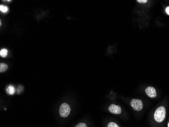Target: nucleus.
I'll use <instances>...</instances> for the list:
<instances>
[{
    "label": "nucleus",
    "mask_w": 169,
    "mask_h": 127,
    "mask_svg": "<svg viewBox=\"0 0 169 127\" xmlns=\"http://www.w3.org/2000/svg\"><path fill=\"white\" fill-rule=\"evenodd\" d=\"M109 110L113 114H119L121 112V107L119 105H115L114 104H112L109 106Z\"/></svg>",
    "instance_id": "20e7f679"
},
{
    "label": "nucleus",
    "mask_w": 169,
    "mask_h": 127,
    "mask_svg": "<svg viewBox=\"0 0 169 127\" xmlns=\"http://www.w3.org/2000/svg\"><path fill=\"white\" fill-rule=\"evenodd\" d=\"M70 112V105L66 103H64L61 105L59 108V114L62 118H66L69 116Z\"/></svg>",
    "instance_id": "f03ea898"
},
{
    "label": "nucleus",
    "mask_w": 169,
    "mask_h": 127,
    "mask_svg": "<svg viewBox=\"0 0 169 127\" xmlns=\"http://www.w3.org/2000/svg\"><path fill=\"white\" fill-rule=\"evenodd\" d=\"M137 2L139 3H146L148 2L147 0H137Z\"/></svg>",
    "instance_id": "f8f14e48"
},
{
    "label": "nucleus",
    "mask_w": 169,
    "mask_h": 127,
    "mask_svg": "<svg viewBox=\"0 0 169 127\" xmlns=\"http://www.w3.org/2000/svg\"><path fill=\"white\" fill-rule=\"evenodd\" d=\"M166 12L167 14L169 16V6L167 7V8H166Z\"/></svg>",
    "instance_id": "ddd939ff"
},
{
    "label": "nucleus",
    "mask_w": 169,
    "mask_h": 127,
    "mask_svg": "<svg viewBox=\"0 0 169 127\" xmlns=\"http://www.w3.org/2000/svg\"><path fill=\"white\" fill-rule=\"evenodd\" d=\"M8 7L4 5H1L0 6V10L3 13H7L8 11Z\"/></svg>",
    "instance_id": "1a4fd4ad"
},
{
    "label": "nucleus",
    "mask_w": 169,
    "mask_h": 127,
    "mask_svg": "<svg viewBox=\"0 0 169 127\" xmlns=\"http://www.w3.org/2000/svg\"><path fill=\"white\" fill-rule=\"evenodd\" d=\"M8 50L5 49V48H3L2 49H1V51H0V55L1 57H6L7 55H8Z\"/></svg>",
    "instance_id": "6e6552de"
},
{
    "label": "nucleus",
    "mask_w": 169,
    "mask_h": 127,
    "mask_svg": "<svg viewBox=\"0 0 169 127\" xmlns=\"http://www.w3.org/2000/svg\"><path fill=\"white\" fill-rule=\"evenodd\" d=\"M145 93L148 96L152 98H154L156 97L157 96L156 94V90L155 88L152 87V86H148V88L145 89Z\"/></svg>",
    "instance_id": "39448f33"
},
{
    "label": "nucleus",
    "mask_w": 169,
    "mask_h": 127,
    "mask_svg": "<svg viewBox=\"0 0 169 127\" xmlns=\"http://www.w3.org/2000/svg\"><path fill=\"white\" fill-rule=\"evenodd\" d=\"M75 127H88L87 125L84 123H81L78 124Z\"/></svg>",
    "instance_id": "9b49d317"
},
{
    "label": "nucleus",
    "mask_w": 169,
    "mask_h": 127,
    "mask_svg": "<svg viewBox=\"0 0 169 127\" xmlns=\"http://www.w3.org/2000/svg\"><path fill=\"white\" fill-rule=\"evenodd\" d=\"M130 105L135 110L137 111H139L142 109L143 107L142 101L137 99H132L130 102Z\"/></svg>",
    "instance_id": "7ed1b4c3"
},
{
    "label": "nucleus",
    "mask_w": 169,
    "mask_h": 127,
    "mask_svg": "<svg viewBox=\"0 0 169 127\" xmlns=\"http://www.w3.org/2000/svg\"><path fill=\"white\" fill-rule=\"evenodd\" d=\"M168 127H169V124H168Z\"/></svg>",
    "instance_id": "4468645a"
},
{
    "label": "nucleus",
    "mask_w": 169,
    "mask_h": 127,
    "mask_svg": "<svg viewBox=\"0 0 169 127\" xmlns=\"http://www.w3.org/2000/svg\"><path fill=\"white\" fill-rule=\"evenodd\" d=\"M166 109L164 106H160L154 112V120L158 123L162 122L166 117Z\"/></svg>",
    "instance_id": "f257e3e1"
},
{
    "label": "nucleus",
    "mask_w": 169,
    "mask_h": 127,
    "mask_svg": "<svg viewBox=\"0 0 169 127\" xmlns=\"http://www.w3.org/2000/svg\"><path fill=\"white\" fill-rule=\"evenodd\" d=\"M8 66L6 63H0V72H4L5 71H6L8 69Z\"/></svg>",
    "instance_id": "0eeeda50"
},
{
    "label": "nucleus",
    "mask_w": 169,
    "mask_h": 127,
    "mask_svg": "<svg viewBox=\"0 0 169 127\" xmlns=\"http://www.w3.org/2000/svg\"><path fill=\"white\" fill-rule=\"evenodd\" d=\"M6 92L7 94L10 95H13L15 93V88L13 86L10 85L8 86L6 89Z\"/></svg>",
    "instance_id": "423d86ee"
},
{
    "label": "nucleus",
    "mask_w": 169,
    "mask_h": 127,
    "mask_svg": "<svg viewBox=\"0 0 169 127\" xmlns=\"http://www.w3.org/2000/svg\"><path fill=\"white\" fill-rule=\"evenodd\" d=\"M107 127H119V126L114 122H110L107 125Z\"/></svg>",
    "instance_id": "9d476101"
}]
</instances>
